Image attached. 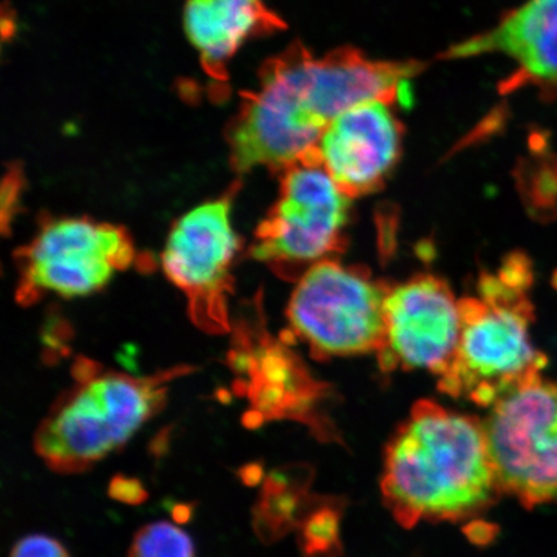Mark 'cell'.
<instances>
[{
  "label": "cell",
  "mask_w": 557,
  "mask_h": 557,
  "mask_svg": "<svg viewBox=\"0 0 557 557\" xmlns=\"http://www.w3.org/2000/svg\"><path fill=\"white\" fill-rule=\"evenodd\" d=\"M103 367L94 360L78 358L73 367V377L76 382H85L94 379L102 371Z\"/></svg>",
  "instance_id": "obj_18"
},
{
  "label": "cell",
  "mask_w": 557,
  "mask_h": 557,
  "mask_svg": "<svg viewBox=\"0 0 557 557\" xmlns=\"http://www.w3.org/2000/svg\"><path fill=\"white\" fill-rule=\"evenodd\" d=\"M351 198L326 172L319 150L281 173V189L257 228L252 255L278 275L298 277L346 246Z\"/></svg>",
  "instance_id": "obj_5"
},
{
  "label": "cell",
  "mask_w": 557,
  "mask_h": 557,
  "mask_svg": "<svg viewBox=\"0 0 557 557\" xmlns=\"http://www.w3.org/2000/svg\"><path fill=\"white\" fill-rule=\"evenodd\" d=\"M170 445V430L164 429L160 431V433L154 437V441L151 442L150 448L152 455L159 457L163 456L166 448Z\"/></svg>",
  "instance_id": "obj_20"
},
{
  "label": "cell",
  "mask_w": 557,
  "mask_h": 557,
  "mask_svg": "<svg viewBox=\"0 0 557 557\" xmlns=\"http://www.w3.org/2000/svg\"><path fill=\"white\" fill-rule=\"evenodd\" d=\"M388 289L366 269L320 261L298 277L287 310L290 330L318 359L379 352Z\"/></svg>",
  "instance_id": "obj_6"
},
{
  "label": "cell",
  "mask_w": 557,
  "mask_h": 557,
  "mask_svg": "<svg viewBox=\"0 0 557 557\" xmlns=\"http://www.w3.org/2000/svg\"><path fill=\"white\" fill-rule=\"evenodd\" d=\"M535 209L546 219H557V156H547L540 164L537 186L533 187Z\"/></svg>",
  "instance_id": "obj_15"
},
{
  "label": "cell",
  "mask_w": 557,
  "mask_h": 557,
  "mask_svg": "<svg viewBox=\"0 0 557 557\" xmlns=\"http://www.w3.org/2000/svg\"><path fill=\"white\" fill-rule=\"evenodd\" d=\"M459 299L444 278L416 275L389 287L379 360L385 372L426 369L441 377L458 345Z\"/></svg>",
  "instance_id": "obj_10"
},
{
  "label": "cell",
  "mask_w": 557,
  "mask_h": 557,
  "mask_svg": "<svg viewBox=\"0 0 557 557\" xmlns=\"http://www.w3.org/2000/svg\"><path fill=\"white\" fill-rule=\"evenodd\" d=\"M195 507L190 504H176L171 507V515L178 524H186L193 518Z\"/></svg>",
  "instance_id": "obj_19"
},
{
  "label": "cell",
  "mask_w": 557,
  "mask_h": 557,
  "mask_svg": "<svg viewBox=\"0 0 557 557\" xmlns=\"http://www.w3.org/2000/svg\"><path fill=\"white\" fill-rule=\"evenodd\" d=\"M184 27L201 66L226 83L227 65L246 41L285 29L263 0H185Z\"/></svg>",
  "instance_id": "obj_13"
},
{
  "label": "cell",
  "mask_w": 557,
  "mask_h": 557,
  "mask_svg": "<svg viewBox=\"0 0 557 557\" xmlns=\"http://www.w3.org/2000/svg\"><path fill=\"white\" fill-rule=\"evenodd\" d=\"M486 53H503L517 64L503 92L534 86L545 99H557V0H527L492 30L453 46L443 58Z\"/></svg>",
  "instance_id": "obj_12"
},
{
  "label": "cell",
  "mask_w": 557,
  "mask_h": 557,
  "mask_svg": "<svg viewBox=\"0 0 557 557\" xmlns=\"http://www.w3.org/2000/svg\"><path fill=\"white\" fill-rule=\"evenodd\" d=\"M262 471L260 466L248 465L246 468L240 469L239 476L244 484L255 485L261 479Z\"/></svg>",
  "instance_id": "obj_21"
},
{
  "label": "cell",
  "mask_w": 557,
  "mask_h": 557,
  "mask_svg": "<svg viewBox=\"0 0 557 557\" xmlns=\"http://www.w3.org/2000/svg\"><path fill=\"white\" fill-rule=\"evenodd\" d=\"M134 242L124 228L89 219L48 221L20 252V297L44 294L86 297L134 263Z\"/></svg>",
  "instance_id": "obj_8"
},
{
  "label": "cell",
  "mask_w": 557,
  "mask_h": 557,
  "mask_svg": "<svg viewBox=\"0 0 557 557\" xmlns=\"http://www.w3.org/2000/svg\"><path fill=\"white\" fill-rule=\"evenodd\" d=\"M109 496L129 506L143 505L149 498V493L136 478L115 475L109 484Z\"/></svg>",
  "instance_id": "obj_17"
},
{
  "label": "cell",
  "mask_w": 557,
  "mask_h": 557,
  "mask_svg": "<svg viewBox=\"0 0 557 557\" xmlns=\"http://www.w3.org/2000/svg\"><path fill=\"white\" fill-rule=\"evenodd\" d=\"M177 367L151 377L102 371L61 394L34 436L52 471L72 475L94 468L128 443L165 406L166 383L189 373Z\"/></svg>",
  "instance_id": "obj_4"
},
{
  "label": "cell",
  "mask_w": 557,
  "mask_h": 557,
  "mask_svg": "<svg viewBox=\"0 0 557 557\" xmlns=\"http://www.w3.org/2000/svg\"><path fill=\"white\" fill-rule=\"evenodd\" d=\"M533 277L531 260L513 252L479 277L475 295L459 299L461 330L455 357L438 377L442 392L492 407L541 379L547 358L531 338Z\"/></svg>",
  "instance_id": "obj_3"
},
{
  "label": "cell",
  "mask_w": 557,
  "mask_h": 557,
  "mask_svg": "<svg viewBox=\"0 0 557 557\" xmlns=\"http://www.w3.org/2000/svg\"><path fill=\"white\" fill-rule=\"evenodd\" d=\"M11 557H70L58 540L47 535H27L13 547Z\"/></svg>",
  "instance_id": "obj_16"
},
{
  "label": "cell",
  "mask_w": 557,
  "mask_h": 557,
  "mask_svg": "<svg viewBox=\"0 0 557 557\" xmlns=\"http://www.w3.org/2000/svg\"><path fill=\"white\" fill-rule=\"evenodd\" d=\"M393 104L366 101L334 117L320 138V160L348 198L366 197L385 185L403 149V125Z\"/></svg>",
  "instance_id": "obj_11"
},
{
  "label": "cell",
  "mask_w": 557,
  "mask_h": 557,
  "mask_svg": "<svg viewBox=\"0 0 557 557\" xmlns=\"http://www.w3.org/2000/svg\"><path fill=\"white\" fill-rule=\"evenodd\" d=\"M128 557H195L189 534L169 521H157L136 533Z\"/></svg>",
  "instance_id": "obj_14"
},
{
  "label": "cell",
  "mask_w": 557,
  "mask_h": 557,
  "mask_svg": "<svg viewBox=\"0 0 557 557\" xmlns=\"http://www.w3.org/2000/svg\"><path fill=\"white\" fill-rule=\"evenodd\" d=\"M418 62L369 59L351 47L317 58L301 44L270 59L227 132L236 172L281 173L318 149L334 117L355 104L412 102Z\"/></svg>",
  "instance_id": "obj_1"
},
{
  "label": "cell",
  "mask_w": 557,
  "mask_h": 557,
  "mask_svg": "<svg viewBox=\"0 0 557 557\" xmlns=\"http://www.w3.org/2000/svg\"><path fill=\"white\" fill-rule=\"evenodd\" d=\"M500 492L533 508L557 500V382L527 383L491 407L484 422Z\"/></svg>",
  "instance_id": "obj_7"
},
{
  "label": "cell",
  "mask_w": 557,
  "mask_h": 557,
  "mask_svg": "<svg viewBox=\"0 0 557 557\" xmlns=\"http://www.w3.org/2000/svg\"><path fill=\"white\" fill-rule=\"evenodd\" d=\"M235 189L180 218L162 255L164 273L189 301L195 324L211 333L230 330L227 301L240 249L233 224Z\"/></svg>",
  "instance_id": "obj_9"
},
{
  "label": "cell",
  "mask_w": 557,
  "mask_h": 557,
  "mask_svg": "<svg viewBox=\"0 0 557 557\" xmlns=\"http://www.w3.org/2000/svg\"><path fill=\"white\" fill-rule=\"evenodd\" d=\"M381 490L404 528L484 510L503 493L484 423L434 401L417 403L387 445Z\"/></svg>",
  "instance_id": "obj_2"
}]
</instances>
